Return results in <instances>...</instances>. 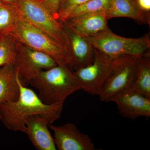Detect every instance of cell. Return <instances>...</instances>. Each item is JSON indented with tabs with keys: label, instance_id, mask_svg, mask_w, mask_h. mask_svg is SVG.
<instances>
[{
	"label": "cell",
	"instance_id": "6da1fadb",
	"mask_svg": "<svg viewBox=\"0 0 150 150\" xmlns=\"http://www.w3.org/2000/svg\"><path fill=\"white\" fill-rule=\"evenodd\" d=\"M19 84L20 93L18 99L0 103V120L7 129L26 134V121L33 115L43 116L49 125L60 118L64 104H45L33 90L23 86L19 80Z\"/></svg>",
	"mask_w": 150,
	"mask_h": 150
},
{
	"label": "cell",
	"instance_id": "7a4b0ae2",
	"mask_svg": "<svg viewBox=\"0 0 150 150\" xmlns=\"http://www.w3.org/2000/svg\"><path fill=\"white\" fill-rule=\"evenodd\" d=\"M29 84L38 90V97L48 105L64 104L70 96L81 90L73 71L59 65L40 71Z\"/></svg>",
	"mask_w": 150,
	"mask_h": 150
},
{
	"label": "cell",
	"instance_id": "3957f363",
	"mask_svg": "<svg viewBox=\"0 0 150 150\" xmlns=\"http://www.w3.org/2000/svg\"><path fill=\"white\" fill-rule=\"evenodd\" d=\"M11 35L20 43L51 56L57 64L74 71L72 56L68 49L28 21L19 13Z\"/></svg>",
	"mask_w": 150,
	"mask_h": 150
},
{
	"label": "cell",
	"instance_id": "277c9868",
	"mask_svg": "<svg viewBox=\"0 0 150 150\" xmlns=\"http://www.w3.org/2000/svg\"><path fill=\"white\" fill-rule=\"evenodd\" d=\"M17 8L19 13L30 23L45 33L71 52L64 25L53 16L40 0H19Z\"/></svg>",
	"mask_w": 150,
	"mask_h": 150
},
{
	"label": "cell",
	"instance_id": "5b68a950",
	"mask_svg": "<svg viewBox=\"0 0 150 150\" xmlns=\"http://www.w3.org/2000/svg\"><path fill=\"white\" fill-rule=\"evenodd\" d=\"M89 38L94 48L111 58L126 55L141 56L150 51L149 33L129 38L116 35L108 28Z\"/></svg>",
	"mask_w": 150,
	"mask_h": 150
},
{
	"label": "cell",
	"instance_id": "8992f818",
	"mask_svg": "<svg viewBox=\"0 0 150 150\" xmlns=\"http://www.w3.org/2000/svg\"><path fill=\"white\" fill-rule=\"evenodd\" d=\"M139 56L126 55L113 58L111 71L99 95L101 101L110 102L113 97L130 88Z\"/></svg>",
	"mask_w": 150,
	"mask_h": 150
},
{
	"label": "cell",
	"instance_id": "52a82bcc",
	"mask_svg": "<svg viewBox=\"0 0 150 150\" xmlns=\"http://www.w3.org/2000/svg\"><path fill=\"white\" fill-rule=\"evenodd\" d=\"M113 59L94 48V58L91 64L73 71L81 90L99 96L111 71Z\"/></svg>",
	"mask_w": 150,
	"mask_h": 150
},
{
	"label": "cell",
	"instance_id": "ba28073f",
	"mask_svg": "<svg viewBox=\"0 0 150 150\" xmlns=\"http://www.w3.org/2000/svg\"><path fill=\"white\" fill-rule=\"evenodd\" d=\"M17 54L14 64L19 80L27 86L42 70L49 69L57 64L51 56L23 45L16 40Z\"/></svg>",
	"mask_w": 150,
	"mask_h": 150
},
{
	"label": "cell",
	"instance_id": "9c48e42d",
	"mask_svg": "<svg viewBox=\"0 0 150 150\" xmlns=\"http://www.w3.org/2000/svg\"><path fill=\"white\" fill-rule=\"evenodd\" d=\"M54 133L56 149L59 150H95L88 135L81 132L73 123L62 126L49 125Z\"/></svg>",
	"mask_w": 150,
	"mask_h": 150
},
{
	"label": "cell",
	"instance_id": "30bf717a",
	"mask_svg": "<svg viewBox=\"0 0 150 150\" xmlns=\"http://www.w3.org/2000/svg\"><path fill=\"white\" fill-rule=\"evenodd\" d=\"M110 102L117 105L118 112L123 117L135 120L140 117H150V98L128 90L113 97Z\"/></svg>",
	"mask_w": 150,
	"mask_h": 150
},
{
	"label": "cell",
	"instance_id": "8fae6325",
	"mask_svg": "<svg viewBox=\"0 0 150 150\" xmlns=\"http://www.w3.org/2000/svg\"><path fill=\"white\" fill-rule=\"evenodd\" d=\"M108 20L105 12H100L69 18L63 24L78 35L90 38L108 29Z\"/></svg>",
	"mask_w": 150,
	"mask_h": 150
},
{
	"label": "cell",
	"instance_id": "7c38bea8",
	"mask_svg": "<svg viewBox=\"0 0 150 150\" xmlns=\"http://www.w3.org/2000/svg\"><path fill=\"white\" fill-rule=\"evenodd\" d=\"M48 125L46 118L39 115H33L26 121V134L36 150H57L54 137L48 130Z\"/></svg>",
	"mask_w": 150,
	"mask_h": 150
},
{
	"label": "cell",
	"instance_id": "4fadbf2b",
	"mask_svg": "<svg viewBox=\"0 0 150 150\" xmlns=\"http://www.w3.org/2000/svg\"><path fill=\"white\" fill-rule=\"evenodd\" d=\"M64 25L69 38L74 71L91 64L94 58V48L89 38L78 35L67 25Z\"/></svg>",
	"mask_w": 150,
	"mask_h": 150
},
{
	"label": "cell",
	"instance_id": "5bb4252c",
	"mask_svg": "<svg viewBox=\"0 0 150 150\" xmlns=\"http://www.w3.org/2000/svg\"><path fill=\"white\" fill-rule=\"evenodd\" d=\"M20 93L18 75L14 65L0 67V103L16 101Z\"/></svg>",
	"mask_w": 150,
	"mask_h": 150
},
{
	"label": "cell",
	"instance_id": "9a60e30c",
	"mask_svg": "<svg viewBox=\"0 0 150 150\" xmlns=\"http://www.w3.org/2000/svg\"><path fill=\"white\" fill-rule=\"evenodd\" d=\"M129 90L150 98V51L139 57L134 82Z\"/></svg>",
	"mask_w": 150,
	"mask_h": 150
},
{
	"label": "cell",
	"instance_id": "2e32d148",
	"mask_svg": "<svg viewBox=\"0 0 150 150\" xmlns=\"http://www.w3.org/2000/svg\"><path fill=\"white\" fill-rule=\"evenodd\" d=\"M105 13L108 20L114 18H128L144 24L132 0H111Z\"/></svg>",
	"mask_w": 150,
	"mask_h": 150
},
{
	"label": "cell",
	"instance_id": "e0dca14e",
	"mask_svg": "<svg viewBox=\"0 0 150 150\" xmlns=\"http://www.w3.org/2000/svg\"><path fill=\"white\" fill-rule=\"evenodd\" d=\"M18 13L17 7L4 3L0 4V37L12 33Z\"/></svg>",
	"mask_w": 150,
	"mask_h": 150
},
{
	"label": "cell",
	"instance_id": "ac0fdd59",
	"mask_svg": "<svg viewBox=\"0 0 150 150\" xmlns=\"http://www.w3.org/2000/svg\"><path fill=\"white\" fill-rule=\"evenodd\" d=\"M17 54L16 40L12 35L0 37V67L14 65Z\"/></svg>",
	"mask_w": 150,
	"mask_h": 150
},
{
	"label": "cell",
	"instance_id": "d6986e66",
	"mask_svg": "<svg viewBox=\"0 0 150 150\" xmlns=\"http://www.w3.org/2000/svg\"><path fill=\"white\" fill-rule=\"evenodd\" d=\"M111 0H89L74 10L69 18L83 14L105 12L109 6Z\"/></svg>",
	"mask_w": 150,
	"mask_h": 150
},
{
	"label": "cell",
	"instance_id": "ffe728a7",
	"mask_svg": "<svg viewBox=\"0 0 150 150\" xmlns=\"http://www.w3.org/2000/svg\"><path fill=\"white\" fill-rule=\"evenodd\" d=\"M89 0H63L58 13V20L63 23L74 10Z\"/></svg>",
	"mask_w": 150,
	"mask_h": 150
},
{
	"label": "cell",
	"instance_id": "44dd1931",
	"mask_svg": "<svg viewBox=\"0 0 150 150\" xmlns=\"http://www.w3.org/2000/svg\"><path fill=\"white\" fill-rule=\"evenodd\" d=\"M144 24L150 26V0H132Z\"/></svg>",
	"mask_w": 150,
	"mask_h": 150
},
{
	"label": "cell",
	"instance_id": "7402d4cb",
	"mask_svg": "<svg viewBox=\"0 0 150 150\" xmlns=\"http://www.w3.org/2000/svg\"><path fill=\"white\" fill-rule=\"evenodd\" d=\"M58 20V13L63 0H40Z\"/></svg>",
	"mask_w": 150,
	"mask_h": 150
},
{
	"label": "cell",
	"instance_id": "603a6c76",
	"mask_svg": "<svg viewBox=\"0 0 150 150\" xmlns=\"http://www.w3.org/2000/svg\"><path fill=\"white\" fill-rule=\"evenodd\" d=\"M18 1L19 0H1L2 2L9 4L17 7L18 4Z\"/></svg>",
	"mask_w": 150,
	"mask_h": 150
},
{
	"label": "cell",
	"instance_id": "cb8c5ba5",
	"mask_svg": "<svg viewBox=\"0 0 150 150\" xmlns=\"http://www.w3.org/2000/svg\"><path fill=\"white\" fill-rule=\"evenodd\" d=\"M1 2H2L1 1V0H0V4H1Z\"/></svg>",
	"mask_w": 150,
	"mask_h": 150
}]
</instances>
